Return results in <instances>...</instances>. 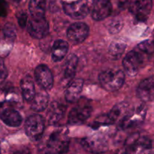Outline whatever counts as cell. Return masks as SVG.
I'll return each instance as SVG.
<instances>
[{"instance_id": "6da1fadb", "label": "cell", "mask_w": 154, "mask_h": 154, "mask_svg": "<svg viewBox=\"0 0 154 154\" xmlns=\"http://www.w3.org/2000/svg\"><path fill=\"white\" fill-rule=\"evenodd\" d=\"M70 139L66 129H59L51 133L46 143L45 154H67Z\"/></svg>"}, {"instance_id": "ba28073f", "label": "cell", "mask_w": 154, "mask_h": 154, "mask_svg": "<svg viewBox=\"0 0 154 154\" xmlns=\"http://www.w3.org/2000/svg\"><path fill=\"white\" fill-rule=\"evenodd\" d=\"M81 145L87 151L93 153H105L109 147L108 140L102 135H93L83 138Z\"/></svg>"}, {"instance_id": "7c38bea8", "label": "cell", "mask_w": 154, "mask_h": 154, "mask_svg": "<svg viewBox=\"0 0 154 154\" xmlns=\"http://www.w3.org/2000/svg\"><path fill=\"white\" fill-rule=\"evenodd\" d=\"M35 78L38 85L45 90L52 88L54 78L51 69L46 65H39L35 69Z\"/></svg>"}, {"instance_id": "d4e9b609", "label": "cell", "mask_w": 154, "mask_h": 154, "mask_svg": "<svg viewBox=\"0 0 154 154\" xmlns=\"http://www.w3.org/2000/svg\"><path fill=\"white\" fill-rule=\"evenodd\" d=\"M126 43L122 41H114L109 47V54L113 59H119L126 49Z\"/></svg>"}, {"instance_id": "603a6c76", "label": "cell", "mask_w": 154, "mask_h": 154, "mask_svg": "<svg viewBox=\"0 0 154 154\" xmlns=\"http://www.w3.org/2000/svg\"><path fill=\"white\" fill-rule=\"evenodd\" d=\"M29 10L32 18L38 19L45 17L46 11V0H30Z\"/></svg>"}, {"instance_id": "4fadbf2b", "label": "cell", "mask_w": 154, "mask_h": 154, "mask_svg": "<svg viewBox=\"0 0 154 154\" xmlns=\"http://www.w3.org/2000/svg\"><path fill=\"white\" fill-rule=\"evenodd\" d=\"M89 35V26L84 23H72L67 30V37L71 42L79 44L84 42Z\"/></svg>"}, {"instance_id": "8992f818", "label": "cell", "mask_w": 154, "mask_h": 154, "mask_svg": "<svg viewBox=\"0 0 154 154\" xmlns=\"http://www.w3.org/2000/svg\"><path fill=\"white\" fill-rule=\"evenodd\" d=\"M45 128V120L39 114L30 116L26 121V133L32 141H38L40 139L44 133Z\"/></svg>"}, {"instance_id": "7a4b0ae2", "label": "cell", "mask_w": 154, "mask_h": 154, "mask_svg": "<svg viewBox=\"0 0 154 154\" xmlns=\"http://www.w3.org/2000/svg\"><path fill=\"white\" fill-rule=\"evenodd\" d=\"M99 81L105 90L111 92L117 91L123 87L125 75L120 69H106L99 74Z\"/></svg>"}, {"instance_id": "5b68a950", "label": "cell", "mask_w": 154, "mask_h": 154, "mask_svg": "<svg viewBox=\"0 0 154 154\" xmlns=\"http://www.w3.org/2000/svg\"><path fill=\"white\" fill-rule=\"evenodd\" d=\"M147 108L144 105H141L134 109L126 111L120 122V127L122 129H127L134 127L144 121Z\"/></svg>"}, {"instance_id": "5bb4252c", "label": "cell", "mask_w": 154, "mask_h": 154, "mask_svg": "<svg viewBox=\"0 0 154 154\" xmlns=\"http://www.w3.org/2000/svg\"><path fill=\"white\" fill-rule=\"evenodd\" d=\"M92 17L95 20H102L112 14L108 0H95L91 8Z\"/></svg>"}, {"instance_id": "4316f807", "label": "cell", "mask_w": 154, "mask_h": 154, "mask_svg": "<svg viewBox=\"0 0 154 154\" xmlns=\"http://www.w3.org/2000/svg\"><path fill=\"white\" fill-rule=\"evenodd\" d=\"M3 34H4L5 39L9 43H13L14 41L16 38V29L15 26L12 23L6 24L3 29Z\"/></svg>"}, {"instance_id": "836d02e7", "label": "cell", "mask_w": 154, "mask_h": 154, "mask_svg": "<svg viewBox=\"0 0 154 154\" xmlns=\"http://www.w3.org/2000/svg\"><path fill=\"white\" fill-rule=\"evenodd\" d=\"M93 1H95V0H93Z\"/></svg>"}, {"instance_id": "3957f363", "label": "cell", "mask_w": 154, "mask_h": 154, "mask_svg": "<svg viewBox=\"0 0 154 154\" xmlns=\"http://www.w3.org/2000/svg\"><path fill=\"white\" fill-rule=\"evenodd\" d=\"M152 150V142L147 137L133 134L127 138L125 143L123 154H150Z\"/></svg>"}, {"instance_id": "9c48e42d", "label": "cell", "mask_w": 154, "mask_h": 154, "mask_svg": "<svg viewBox=\"0 0 154 154\" xmlns=\"http://www.w3.org/2000/svg\"><path fill=\"white\" fill-rule=\"evenodd\" d=\"M146 63L142 57L135 49L129 51L123 61V66L126 73L129 77H134L138 73L142 66Z\"/></svg>"}, {"instance_id": "f1b7e54d", "label": "cell", "mask_w": 154, "mask_h": 154, "mask_svg": "<svg viewBox=\"0 0 154 154\" xmlns=\"http://www.w3.org/2000/svg\"><path fill=\"white\" fill-rule=\"evenodd\" d=\"M7 75V69H6L5 66L4 62H3V60L0 57V84H2L6 79Z\"/></svg>"}, {"instance_id": "d6a6232c", "label": "cell", "mask_w": 154, "mask_h": 154, "mask_svg": "<svg viewBox=\"0 0 154 154\" xmlns=\"http://www.w3.org/2000/svg\"><path fill=\"white\" fill-rule=\"evenodd\" d=\"M11 1H13V2H20V1H21V0H11Z\"/></svg>"}, {"instance_id": "f546056e", "label": "cell", "mask_w": 154, "mask_h": 154, "mask_svg": "<svg viewBox=\"0 0 154 154\" xmlns=\"http://www.w3.org/2000/svg\"><path fill=\"white\" fill-rule=\"evenodd\" d=\"M17 20L20 26L24 28L27 23V15L24 12H21L17 15Z\"/></svg>"}, {"instance_id": "cb8c5ba5", "label": "cell", "mask_w": 154, "mask_h": 154, "mask_svg": "<svg viewBox=\"0 0 154 154\" xmlns=\"http://www.w3.org/2000/svg\"><path fill=\"white\" fill-rule=\"evenodd\" d=\"M135 50L147 62L153 53V43L150 41H144V42L140 43Z\"/></svg>"}, {"instance_id": "30bf717a", "label": "cell", "mask_w": 154, "mask_h": 154, "mask_svg": "<svg viewBox=\"0 0 154 154\" xmlns=\"http://www.w3.org/2000/svg\"><path fill=\"white\" fill-rule=\"evenodd\" d=\"M129 11L139 21H145L153 7L152 0H132L129 4Z\"/></svg>"}, {"instance_id": "4dcf8cb0", "label": "cell", "mask_w": 154, "mask_h": 154, "mask_svg": "<svg viewBox=\"0 0 154 154\" xmlns=\"http://www.w3.org/2000/svg\"><path fill=\"white\" fill-rule=\"evenodd\" d=\"M8 5L5 0H0V17H4L7 15Z\"/></svg>"}, {"instance_id": "1f68e13d", "label": "cell", "mask_w": 154, "mask_h": 154, "mask_svg": "<svg viewBox=\"0 0 154 154\" xmlns=\"http://www.w3.org/2000/svg\"><path fill=\"white\" fill-rule=\"evenodd\" d=\"M13 154H31V153H30L29 149L23 148V149H20V150H17V151L14 152Z\"/></svg>"}, {"instance_id": "277c9868", "label": "cell", "mask_w": 154, "mask_h": 154, "mask_svg": "<svg viewBox=\"0 0 154 154\" xmlns=\"http://www.w3.org/2000/svg\"><path fill=\"white\" fill-rule=\"evenodd\" d=\"M93 0H74L63 3L65 13L73 19H83L91 11Z\"/></svg>"}, {"instance_id": "e0dca14e", "label": "cell", "mask_w": 154, "mask_h": 154, "mask_svg": "<svg viewBox=\"0 0 154 154\" xmlns=\"http://www.w3.org/2000/svg\"><path fill=\"white\" fill-rule=\"evenodd\" d=\"M84 81L81 78L75 79L70 82L65 92V97L67 102H78L81 98L82 92Z\"/></svg>"}, {"instance_id": "8fae6325", "label": "cell", "mask_w": 154, "mask_h": 154, "mask_svg": "<svg viewBox=\"0 0 154 154\" xmlns=\"http://www.w3.org/2000/svg\"><path fill=\"white\" fill-rule=\"evenodd\" d=\"M28 32L32 38L42 39L46 37L49 32V25L45 17L31 18L28 22Z\"/></svg>"}, {"instance_id": "ac0fdd59", "label": "cell", "mask_w": 154, "mask_h": 154, "mask_svg": "<svg viewBox=\"0 0 154 154\" xmlns=\"http://www.w3.org/2000/svg\"><path fill=\"white\" fill-rule=\"evenodd\" d=\"M66 112V106L58 102L51 104L48 111V122L50 125H57L63 118Z\"/></svg>"}, {"instance_id": "52a82bcc", "label": "cell", "mask_w": 154, "mask_h": 154, "mask_svg": "<svg viewBox=\"0 0 154 154\" xmlns=\"http://www.w3.org/2000/svg\"><path fill=\"white\" fill-rule=\"evenodd\" d=\"M93 108L88 102H80L78 105L72 109L69 114L68 123L69 124L75 126L81 125L91 116Z\"/></svg>"}, {"instance_id": "484cf974", "label": "cell", "mask_w": 154, "mask_h": 154, "mask_svg": "<svg viewBox=\"0 0 154 154\" xmlns=\"http://www.w3.org/2000/svg\"><path fill=\"white\" fill-rule=\"evenodd\" d=\"M113 15H117L129 6V0H108Z\"/></svg>"}, {"instance_id": "d6986e66", "label": "cell", "mask_w": 154, "mask_h": 154, "mask_svg": "<svg viewBox=\"0 0 154 154\" xmlns=\"http://www.w3.org/2000/svg\"><path fill=\"white\" fill-rule=\"evenodd\" d=\"M31 102L32 109L35 112H42L48 108L49 103V96L46 90H42L35 94L34 98Z\"/></svg>"}, {"instance_id": "9a60e30c", "label": "cell", "mask_w": 154, "mask_h": 154, "mask_svg": "<svg viewBox=\"0 0 154 154\" xmlns=\"http://www.w3.org/2000/svg\"><path fill=\"white\" fill-rule=\"evenodd\" d=\"M138 97L143 102H150L154 95V80L151 76L143 80L136 90Z\"/></svg>"}, {"instance_id": "ffe728a7", "label": "cell", "mask_w": 154, "mask_h": 154, "mask_svg": "<svg viewBox=\"0 0 154 154\" xmlns=\"http://www.w3.org/2000/svg\"><path fill=\"white\" fill-rule=\"evenodd\" d=\"M69 51V44L67 42L59 39L54 42L52 48L51 58L54 62H60L66 57Z\"/></svg>"}, {"instance_id": "7402d4cb", "label": "cell", "mask_w": 154, "mask_h": 154, "mask_svg": "<svg viewBox=\"0 0 154 154\" xmlns=\"http://www.w3.org/2000/svg\"><path fill=\"white\" fill-rule=\"evenodd\" d=\"M78 59L75 54H72L68 56L65 63L64 78L66 81H72L76 73Z\"/></svg>"}, {"instance_id": "44dd1931", "label": "cell", "mask_w": 154, "mask_h": 154, "mask_svg": "<svg viewBox=\"0 0 154 154\" xmlns=\"http://www.w3.org/2000/svg\"><path fill=\"white\" fill-rule=\"evenodd\" d=\"M20 88L22 96L27 102H31L35 94L33 79L30 76H26L21 80Z\"/></svg>"}, {"instance_id": "2e32d148", "label": "cell", "mask_w": 154, "mask_h": 154, "mask_svg": "<svg viewBox=\"0 0 154 154\" xmlns=\"http://www.w3.org/2000/svg\"><path fill=\"white\" fill-rule=\"evenodd\" d=\"M0 118L3 123L11 127L20 126L23 120L20 113L14 108H6L0 111Z\"/></svg>"}, {"instance_id": "83f0119b", "label": "cell", "mask_w": 154, "mask_h": 154, "mask_svg": "<svg viewBox=\"0 0 154 154\" xmlns=\"http://www.w3.org/2000/svg\"><path fill=\"white\" fill-rule=\"evenodd\" d=\"M123 21L120 19H114L111 21L108 25V31L111 34H116L118 33L123 28Z\"/></svg>"}]
</instances>
